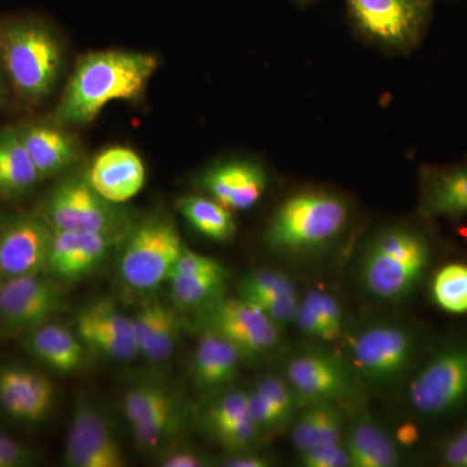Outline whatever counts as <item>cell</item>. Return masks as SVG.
Returning <instances> with one entry per match:
<instances>
[{
	"label": "cell",
	"instance_id": "1",
	"mask_svg": "<svg viewBox=\"0 0 467 467\" xmlns=\"http://www.w3.org/2000/svg\"><path fill=\"white\" fill-rule=\"evenodd\" d=\"M158 67V58L133 51H99L77 63L58 103L60 124H90L107 104L135 100Z\"/></svg>",
	"mask_w": 467,
	"mask_h": 467
},
{
	"label": "cell",
	"instance_id": "2",
	"mask_svg": "<svg viewBox=\"0 0 467 467\" xmlns=\"http://www.w3.org/2000/svg\"><path fill=\"white\" fill-rule=\"evenodd\" d=\"M431 260L429 242L410 227L396 226L368 243L358 266V284L371 299L402 303L416 291Z\"/></svg>",
	"mask_w": 467,
	"mask_h": 467
},
{
	"label": "cell",
	"instance_id": "3",
	"mask_svg": "<svg viewBox=\"0 0 467 467\" xmlns=\"http://www.w3.org/2000/svg\"><path fill=\"white\" fill-rule=\"evenodd\" d=\"M348 217V205L335 193L322 190L294 193L273 214L265 243L290 256L316 254L342 235Z\"/></svg>",
	"mask_w": 467,
	"mask_h": 467
},
{
	"label": "cell",
	"instance_id": "4",
	"mask_svg": "<svg viewBox=\"0 0 467 467\" xmlns=\"http://www.w3.org/2000/svg\"><path fill=\"white\" fill-rule=\"evenodd\" d=\"M60 46L39 21L11 18L0 26V60L21 99L36 104L47 98L61 67Z\"/></svg>",
	"mask_w": 467,
	"mask_h": 467
},
{
	"label": "cell",
	"instance_id": "5",
	"mask_svg": "<svg viewBox=\"0 0 467 467\" xmlns=\"http://www.w3.org/2000/svg\"><path fill=\"white\" fill-rule=\"evenodd\" d=\"M416 334L395 321H374L346 335V356L358 379L373 387L393 386L414 364Z\"/></svg>",
	"mask_w": 467,
	"mask_h": 467
},
{
	"label": "cell",
	"instance_id": "6",
	"mask_svg": "<svg viewBox=\"0 0 467 467\" xmlns=\"http://www.w3.org/2000/svg\"><path fill=\"white\" fill-rule=\"evenodd\" d=\"M184 245L173 221L147 218L125 238L119 259V275L130 290L149 292L168 281Z\"/></svg>",
	"mask_w": 467,
	"mask_h": 467
},
{
	"label": "cell",
	"instance_id": "7",
	"mask_svg": "<svg viewBox=\"0 0 467 467\" xmlns=\"http://www.w3.org/2000/svg\"><path fill=\"white\" fill-rule=\"evenodd\" d=\"M409 405L423 416H444L467 400V343L435 353L409 382Z\"/></svg>",
	"mask_w": 467,
	"mask_h": 467
},
{
	"label": "cell",
	"instance_id": "8",
	"mask_svg": "<svg viewBox=\"0 0 467 467\" xmlns=\"http://www.w3.org/2000/svg\"><path fill=\"white\" fill-rule=\"evenodd\" d=\"M39 216L54 232H121V221L112 202L92 189L86 175H73L58 183L43 202Z\"/></svg>",
	"mask_w": 467,
	"mask_h": 467
},
{
	"label": "cell",
	"instance_id": "9",
	"mask_svg": "<svg viewBox=\"0 0 467 467\" xmlns=\"http://www.w3.org/2000/svg\"><path fill=\"white\" fill-rule=\"evenodd\" d=\"M285 378L300 407L353 401L358 379L344 358L325 350H306L285 362Z\"/></svg>",
	"mask_w": 467,
	"mask_h": 467
},
{
	"label": "cell",
	"instance_id": "10",
	"mask_svg": "<svg viewBox=\"0 0 467 467\" xmlns=\"http://www.w3.org/2000/svg\"><path fill=\"white\" fill-rule=\"evenodd\" d=\"M202 327L225 337L243 358H264L281 347V326L267 317L259 306L242 297H223L202 309Z\"/></svg>",
	"mask_w": 467,
	"mask_h": 467
},
{
	"label": "cell",
	"instance_id": "11",
	"mask_svg": "<svg viewBox=\"0 0 467 467\" xmlns=\"http://www.w3.org/2000/svg\"><path fill=\"white\" fill-rule=\"evenodd\" d=\"M356 26L387 47L404 50L417 42L431 0H346Z\"/></svg>",
	"mask_w": 467,
	"mask_h": 467
},
{
	"label": "cell",
	"instance_id": "12",
	"mask_svg": "<svg viewBox=\"0 0 467 467\" xmlns=\"http://www.w3.org/2000/svg\"><path fill=\"white\" fill-rule=\"evenodd\" d=\"M66 308L60 285L39 275L0 279V324L12 333L27 334L52 322Z\"/></svg>",
	"mask_w": 467,
	"mask_h": 467
},
{
	"label": "cell",
	"instance_id": "13",
	"mask_svg": "<svg viewBox=\"0 0 467 467\" xmlns=\"http://www.w3.org/2000/svg\"><path fill=\"white\" fill-rule=\"evenodd\" d=\"M64 450V462L72 467H122L125 456L112 426L84 396L76 402Z\"/></svg>",
	"mask_w": 467,
	"mask_h": 467
},
{
	"label": "cell",
	"instance_id": "14",
	"mask_svg": "<svg viewBox=\"0 0 467 467\" xmlns=\"http://www.w3.org/2000/svg\"><path fill=\"white\" fill-rule=\"evenodd\" d=\"M54 230L39 214L0 223V276L39 275L47 269Z\"/></svg>",
	"mask_w": 467,
	"mask_h": 467
},
{
	"label": "cell",
	"instance_id": "15",
	"mask_svg": "<svg viewBox=\"0 0 467 467\" xmlns=\"http://www.w3.org/2000/svg\"><path fill=\"white\" fill-rule=\"evenodd\" d=\"M55 402V386L47 377L23 367L0 368V410L17 422H42Z\"/></svg>",
	"mask_w": 467,
	"mask_h": 467
},
{
	"label": "cell",
	"instance_id": "16",
	"mask_svg": "<svg viewBox=\"0 0 467 467\" xmlns=\"http://www.w3.org/2000/svg\"><path fill=\"white\" fill-rule=\"evenodd\" d=\"M119 236V232H54L47 269L61 281H78L106 260Z\"/></svg>",
	"mask_w": 467,
	"mask_h": 467
},
{
	"label": "cell",
	"instance_id": "17",
	"mask_svg": "<svg viewBox=\"0 0 467 467\" xmlns=\"http://www.w3.org/2000/svg\"><path fill=\"white\" fill-rule=\"evenodd\" d=\"M202 189L229 211H247L256 205L266 192L264 169L250 161H227L205 171Z\"/></svg>",
	"mask_w": 467,
	"mask_h": 467
},
{
	"label": "cell",
	"instance_id": "18",
	"mask_svg": "<svg viewBox=\"0 0 467 467\" xmlns=\"http://www.w3.org/2000/svg\"><path fill=\"white\" fill-rule=\"evenodd\" d=\"M86 178L101 198L119 204L130 201L143 189L146 169L133 150L112 147L97 156Z\"/></svg>",
	"mask_w": 467,
	"mask_h": 467
},
{
	"label": "cell",
	"instance_id": "19",
	"mask_svg": "<svg viewBox=\"0 0 467 467\" xmlns=\"http://www.w3.org/2000/svg\"><path fill=\"white\" fill-rule=\"evenodd\" d=\"M243 356L239 349L216 331L202 328L192 358L195 383L205 391H216L233 382Z\"/></svg>",
	"mask_w": 467,
	"mask_h": 467
},
{
	"label": "cell",
	"instance_id": "20",
	"mask_svg": "<svg viewBox=\"0 0 467 467\" xmlns=\"http://www.w3.org/2000/svg\"><path fill=\"white\" fill-rule=\"evenodd\" d=\"M16 130L42 180L60 173L78 158L75 138L61 129L26 124Z\"/></svg>",
	"mask_w": 467,
	"mask_h": 467
},
{
	"label": "cell",
	"instance_id": "21",
	"mask_svg": "<svg viewBox=\"0 0 467 467\" xmlns=\"http://www.w3.org/2000/svg\"><path fill=\"white\" fill-rule=\"evenodd\" d=\"M24 346L30 355L57 373H76L85 362V344L78 335L54 322L27 333Z\"/></svg>",
	"mask_w": 467,
	"mask_h": 467
},
{
	"label": "cell",
	"instance_id": "22",
	"mask_svg": "<svg viewBox=\"0 0 467 467\" xmlns=\"http://www.w3.org/2000/svg\"><path fill=\"white\" fill-rule=\"evenodd\" d=\"M420 212L427 217L467 213V165L427 171L420 187Z\"/></svg>",
	"mask_w": 467,
	"mask_h": 467
},
{
	"label": "cell",
	"instance_id": "23",
	"mask_svg": "<svg viewBox=\"0 0 467 467\" xmlns=\"http://www.w3.org/2000/svg\"><path fill=\"white\" fill-rule=\"evenodd\" d=\"M343 442L352 467H393L400 462V451L392 436L367 416L352 420Z\"/></svg>",
	"mask_w": 467,
	"mask_h": 467
},
{
	"label": "cell",
	"instance_id": "24",
	"mask_svg": "<svg viewBox=\"0 0 467 467\" xmlns=\"http://www.w3.org/2000/svg\"><path fill=\"white\" fill-rule=\"evenodd\" d=\"M41 180L16 128L0 129V196L20 198Z\"/></svg>",
	"mask_w": 467,
	"mask_h": 467
},
{
	"label": "cell",
	"instance_id": "25",
	"mask_svg": "<svg viewBox=\"0 0 467 467\" xmlns=\"http://www.w3.org/2000/svg\"><path fill=\"white\" fill-rule=\"evenodd\" d=\"M294 322L312 339L331 343L343 337L346 316L337 297L327 292L312 290L299 300Z\"/></svg>",
	"mask_w": 467,
	"mask_h": 467
},
{
	"label": "cell",
	"instance_id": "26",
	"mask_svg": "<svg viewBox=\"0 0 467 467\" xmlns=\"http://www.w3.org/2000/svg\"><path fill=\"white\" fill-rule=\"evenodd\" d=\"M301 408L291 430L292 444L297 451L343 441L344 416L339 404L321 402Z\"/></svg>",
	"mask_w": 467,
	"mask_h": 467
},
{
	"label": "cell",
	"instance_id": "27",
	"mask_svg": "<svg viewBox=\"0 0 467 467\" xmlns=\"http://www.w3.org/2000/svg\"><path fill=\"white\" fill-rule=\"evenodd\" d=\"M178 211L196 230L214 242H227L234 238L236 225L229 209L212 198L183 196L177 202Z\"/></svg>",
	"mask_w": 467,
	"mask_h": 467
},
{
	"label": "cell",
	"instance_id": "28",
	"mask_svg": "<svg viewBox=\"0 0 467 467\" xmlns=\"http://www.w3.org/2000/svg\"><path fill=\"white\" fill-rule=\"evenodd\" d=\"M227 279L225 266L198 275L171 276V296L178 306L202 310L223 299Z\"/></svg>",
	"mask_w": 467,
	"mask_h": 467
},
{
	"label": "cell",
	"instance_id": "29",
	"mask_svg": "<svg viewBox=\"0 0 467 467\" xmlns=\"http://www.w3.org/2000/svg\"><path fill=\"white\" fill-rule=\"evenodd\" d=\"M248 418H251L250 392L227 391L205 409L204 426L218 442Z\"/></svg>",
	"mask_w": 467,
	"mask_h": 467
},
{
	"label": "cell",
	"instance_id": "30",
	"mask_svg": "<svg viewBox=\"0 0 467 467\" xmlns=\"http://www.w3.org/2000/svg\"><path fill=\"white\" fill-rule=\"evenodd\" d=\"M436 306L451 315L467 313V265L448 264L436 273L432 281Z\"/></svg>",
	"mask_w": 467,
	"mask_h": 467
},
{
	"label": "cell",
	"instance_id": "31",
	"mask_svg": "<svg viewBox=\"0 0 467 467\" xmlns=\"http://www.w3.org/2000/svg\"><path fill=\"white\" fill-rule=\"evenodd\" d=\"M242 299L251 303H265L284 297L296 296V285L282 272L272 269L256 270L245 275L239 285Z\"/></svg>",
	"mask_w": 467,
	"mask_h": 467
},
{
	"label": "cell",
	"instance_id": "32",
	"mask_svg": "<svg viewBox=\"0 0 467 467\" xmlns=\"http://www.w3.org/2000/svg\"><path fill=\"white\" fill-rule=\"evenodd\" d=\"M77 327L94 328L134 342L133 318L126 317L109 301H98L77 316Z\"/></svg>",
	"mask_w": 467,
	"mask_h": 467
},
{
	"label": "cell",
	"instance_id": "33",
	"mask_svg": "<svg viewBox=\"0 0 467 467\" xmlns=\"http://www.w3.org/2000/svg\"><path fill=\"white\" fill-rule=\"evenodd\" d=\"M178 422H180V413L175 407V402H171L167 407L153 411L140 422L131 425V432H133L135 442L142 450H152L158 447L159 442L165 439V436L173 431Z\"/></svg>",
	"mask_w": 467,
	"mask_h": 467
},
{
	"label": "cell",
	"instance_id": "34",
	"mask_svg": "<svg viewBox=\"0 0 467 467\" xmlns=\"http://www.w3.org/2000/svg\"><path fill=\"white\" fill-rule=\"evenodd\" d=\"M174 402L171 393L156 386L134 387L126 393L124 399V413L131 425L140 422L153 411L167 407Z\"/></svg>",
	"mask_w": 467,
	"mask_h": 467
},
{
	"label": "cell",
	"instance_id": "35",
	"mask_svg": "<svg viewBox=\"0 0 467 467\" xmlns=\"http://www.w3.org/2000/svg\"><path fill=\"white\" fill-rule=\"evenodd\" d=\"M181 319L173 308L168 306L164 317L156 328L152 339L140 353L150 364L167 361L174 352L181 334Z\"/></svg>",
	"mask_w": 467,
	"mask_h": 467
},
{
	"label": "cell",
	"instance_id": "36",
	"mask_svg": "<svg viewBox=\"0 0 467 467\" xmlns=\"http://www.w3.org/2000/svg\"><path fill=\"white\" fill-rule=\"evenodd\" d=\"M77 335L86 347L115 361L128 362L140 356L137 346L133 342L122 339L116 335L85 327H77Z\"/></svg>",
	"mask_w": 467,
	"mask_h": 467
},
{
	"label": "cell",
	"instance_id": "37",
	"mask_svg": "<svg viewBox=\"0 0 467 467\" xmlns=\"http://www.w3.org/2000/svg\"><path fill=\"white\" fill-rule=\"evenodd\" d=\"M256 391L263 393L264 396L272 402L276 408V410L282 414V417L291 422L294 418L295 411L300 408L299 401H297L296 395L292 391L290 384H288L285 378L273 376H266L257 383Z\"/></svg>",
	"mask_w": 467,
	"mask_h": 467
},
{
	"label": "cell",
	"instance_id": "38",
	"mask_svg": "<svg viewBox=\"0 0 467 467\" xmlns=\"http://www.w3.org/2000/svg\"><path fill=\"white\" fill-rule=\"evenodd\" d=\"M299 462L304 467H349L348 451L342 441L317 445L299 451Z\"/></svg>",
	"mask_w": 467,
	"mask_h": 467
},
{
	"label": "cell",
	"instance_id": "39",
	"mask_svg": "<svg viewBox=\"0 0 467 467\" xmlns=\"http://www.w3.org/2000/svg\"><path fill=\"white\" fill-rule=\"evenodd\" d=\"M167 308L168 306L164 304L152 303L140 309V313L133 318L134 342L140 355L146 348L150 340L152 339L153 334H155L156 328L164 317Z\"/></svg>",
	"mask_w": 467,
	"mask_h": 467
},
{
	"label": "cell",
	"instance_id": "40",
	"mask_svg": "<svg viewBox=\"0 0 467 467\" xmlns=\"http://www.w3.org/2000/svg\"><path fill=\"white\" fill-rule=\"evenodd\" d=\"M250 414L264 432L279 431L288 425L275 405L256 389L250 392Z\"/></svg>",
	"mask_w": 467,
	"mask_h": 467
},
{
	"label": "cell",
	"instance_id": "41",
	"mask_svg": "<svg viewBox=\"0 0 467 467\" xmlns=\"http://www.w3.org/2000/svg\"><path fill=\"white\" fill-rule=\"evenodd\" d=\"M36 461V451L0 431V467H26Z\"/></svg>",
	"mask_w": 467,
	"mask_h": 467
},
{
	"label": "cell",
	"instance_id": "42",
	"mask_svg": "<svg viewBox=\"0 0 467 467\" xmlns=\"http://www.w3.org/2000/svg\"><path fill=\"white\" fill-rule=\"evenodd\" d=\"M223 267V264L218 263L211 257L202 256L201 254H196L189 248L184 247L182 254H180L178 260L175 261L173 269H171V276L198 275V273L212 272ZM169 281V279H168Z\"/></svg>",
	"mask_w": 467,
	"mask_h": 467
},
{
	"label": "cell",
	"instance_id": "43",
	"mask_svg": "<svg viewBox=\"0 0 467 467\" xmlns=\"http://www.w3.org/2000/svg\"><path fill=\"white\" fill-rule=\"evenodd\" d=\"M441 457L444 465L467 467V426L445 442Z\"/></svg>",
	"mask_w": 467,
	"mask_h": 467
},
{
	"label": "cell",
	"instance_id": "44",
	"mask_svg": "<svg viewBox=\"0 0 467 467\" xmlns=\"http://www.w3.org/2000/svg\"><path fill=\"white\" fill-rule=\"evenodd\" d=\"M160 465L165 467H202L208 465V460L193 450H175L168 451L160 460Z\"/></svg>",
	"mask_w": 467,
	"mask_h": 467
},
{
	"label": "cell",
	"instance_id": "45",
	"mask_svg": "<svg viewBox=\"0 0 467 467\" xmlns=\"http://www.w3.org/2000/svg\"><path fill=\"white\" fill-rule=\"evenodd\" d=\"M226 467H269L272 466V460L264 454H257L252 451H239L232 453V456L223 461L221 463Z\"/></svg>",
	"mask_w": 467,
	"mask_h": 467
},
{
	"label": "cell",
	"instance_id": "46",
	"mask_svg": "<svg viewBox=\"0 0 467 467\" xmlns=\"http://www.w3.org/2000/svg\"><path fill=\"white\" fill-rule=\"evenodd\" d=\"M393 441L399 447H411L420 441V430L411 422H404L396 429Z\"/></svg>",
	"mask_w": 467,
	"mask_h": 467
}]
</instances>
